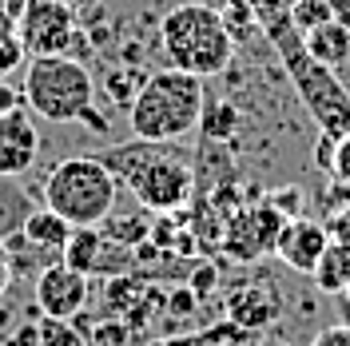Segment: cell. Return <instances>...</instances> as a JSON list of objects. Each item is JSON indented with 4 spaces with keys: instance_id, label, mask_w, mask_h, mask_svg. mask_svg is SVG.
I'll return each instance as SVG.
<instances>
[{
    "instance_id": "obj_24",
    "label": "cell",
    "mask_w": 350,
    "mask_h": 346,
    "mask_svg": "<svg viewBox=\"0 0 350 346\" xmlns=\"http://www.w3.org/2000/svg\"><path fill=\"white\" fill-rule=\"evenodd\" d=\"M310 346H350V323H342V326H327V330H319V334L310 338Z\"/></svg>"
},
{
    "instance_id": "obj_12",
    "label": "cell",
    "mask_w": 350,
    "mask_h": 346,
    "mask_svg": "<svg viewBox=\"0 0 350 346\" xmlns=\"http://www.w3.org/2000/svg\"><path fill=\"white\" fill-rule=\"evenodd\" d=\"M120 239H108L100 235V231H92V227H76V235L72 243L64 247V259L72 267H80V271H100V275H120V271H128L131 267V255L128 251H120L116 247Z\"/></svg>"
},
{
    "instance_id": "obj_4",
    "label": "cell",
    "mask_w": 350,
    "mask_h": 346,
    "mask_svg": "<svg viewBox=\"0 0 350 346\" xmlns=\"http://www.w3.org/2000/svg\"><path fill=\"white\" fill-rule=\"evenodd\" d=\"M116 179L128 183V191L135 195V203L144 211H155V215H172L179 211L191 191H196V175L191 168L179 159V155L167 152V144H148V139H135L124 148H111L104 155Z\"/></svg>"
},
{
    "instance_id": "obj_9",
    "label": "cell",
    "mask_w": 350,
    "mask_h": 346,
    "mask_svg": "<svg viewBox=\"0 0 350 346\" xmlns=\"http://www.w3.org/2000/svg\"><path fill=\"white\" fill-rule=\"evenodd\" d=\"M40 159V128L28 104L0 111V179H21Z\"/></svg>"
},
{
    "instance_id": "obj_18",
    "label": "cell",
    "mask_w": 350,
    "mask_h": 346,
    "mask_svg": "<svg viewBox=\"0 0 350 346\" xmlns=\"http://www.w3.org/2000/svg\"><path fill=\"white\" fill-rule=\"evenodd\" d=\"M239 128V111L235 104H227V100H219V104H203V116H199V131L207 135V139H227V135H235Z\"/></svg>"
},
{
    "instance_id": "obj_10",
    "label": "cell",
    "mask_w": 350,
    "mask_h": 346,
    "mask_svg": "<svg viewBox=\"0 0 350 346\" xmlns=\"http://www.w3.org/2000/svg\"><path fill=\"white\" fill-rule=\"evenodd\" d=\"M283 211L279 207H247L227 223V235H223V247L227 255L239 263L262 259V255H275V239H279V227H283Z\"/></svg>"
},
{
    "instance_id": "obj_13",
    "label": "cell",
    "mask_w": 350,
    "mask_h": 346,
    "mask_svg": "<svg viewBox=\"0 0 350 346\" xmlns=\"http://www.w3.org/2000/svg\"><path fill=\"white\" fill-rule=\"evenodd\" d=\"M72 235H76V227L64 215H56L52 207H32L28 219H24V227H21V239L28 247L52 251V255H64V247L72 243Z\"/></svg>"
},
{
    "instance_id": "obj_6",
    "label": "cell",
    "mask_w": 350,
    "mask_h": 346,
    "mask_svg": "<svg viewBox=\"0 0 350 346\" xmlns=\"http://www.w3.org/2000/svg\"><path fill=\"white\" fill-rule=\"evenodd\" d=\"M24 104L48 124H80L96 108V80L76 56H32L24 64Z\"/></svg>"
},
{
    "instance_id": "obj_26",
    "label": "cell",
    "mask_w": 350,
    "mask_h": 346,
    "mask_svg": "<svg viewBox=\"0 0 350 346\" xmlns=\"http://www.w3.org/2000/svg\"><path fill=\"white\" fill-rule=\"evenodd\" d=\"M12 271H16V267H12V255H8V243L0 239V299H4L8 287H12Z\"/></svg>"
},
{
    "instance_id": "obj_5",
    "label": "cell",
    "mask_w": 350,
    "mask_h": 346,
    "mask_svg": "<svg viewBox=\"0 0 350 346\" xmlns=\"http://www.w3.org/2000/svg\"><path fill=\"white\" fill-rule=\"evenodd\" d=\"M120 179L96 155H68L44 179V207L64 215L72 227H100L116 211Z\"/></svg>"
},
{
    "instance_id": "obj_8",
    "label": "cell",
    "mask_w": 350,
    "mask_h": 346,
    "mask_svg": "<svg viewBox=\"0 0 350 346\" xmlns=\"http://www.w3.org/2000/svg\"><path fill=\"white\" fill-rule=\"evenodd\" d=\"M88 271L72 267L68 259H56L40 267L36 275V287H32V299H36V310L48 315V319H76L88 306Z\"/></svg>"
},
{
    "instance_id": "obj_20",
    "label": "cell",
    "mask_w": 350,
    "mask_h": 346,
    "mask_svg": "<svg viewBox=\"0 0 350 346\" xmlns=\"http://www.w3.org/2000/svg\"><path fill=\"white\" fill-rule=\"evenodd\" d=\"M24 44L21 36H16V24L12 21H0V80H8L16 68L24 64Z\"/></svg>"
},
{
    "instance_id": "obj_11",
    "label": "cell",
    "mask_w": 350,
    "mask_h": 346,
    "mask_svg": "<svg viewBox=\"0 0 350 346\" xmlns=\"http://www.w3.org/2000/svg\"><path fill=\"white\" fill-rule=\"evenodd\" d=\"M327 243H330V227H327V223L291 215V219H283V227H279L275 255H279L291 271L310 275V271H314V263H319V255L327 251Z\"/></svg>"
},
{
    "instance_id": "obj_29",
    "label": "cell",
    "mask_w": 350,
    "mask_h": 346,
    "mask_svg": "<svg viewBox=\"0 0 350 346\" xmlns=\"http://www.w3.org/2000/svg\"><path fill=\"white\" fill-rule=\"evenodd\" d=\"M342 315H347V323H350V287L342 291Z\"/></svg>"
},
{
    "instance_id": "obj_3",
    "label": "cell",
    "mask_w": 350,
    "mask_h": 346,
    "mask_svg": "<svg viewBox=\"0 0 350 346\" xmlns=\"http://www.w3.org/2000/svg\"><path fill=\"white\" fill-rule=\"evenodd\" d=\"M159 48L172 68H183L191 76H223L235 56V36L227 32L223 12L203 4V0H187L163 12L159 21Z\"/></svg>"
},
{
    "instance_id": "obj_22",
    "label": "cell",
    "mask_w": 350,
    "mask_h": 346,
    "mask_svg": "<svg viewBox=\"0 0 350 346\" xmlns=\"http://www.w3.org/2000/svg\"><path fill=\"white\" fill-rule=\"evenodd\" d=\"M148 76H139V72H108V80H104V92L111 96V104H120V108H128L131 100H135V92L144 88Z\"/></svg>"
},
{
    "instance_id": "obj_17",
    "label": "cell",
    "mask_w": 350,
    "mask_h": 346,
    "mask_svg": "<svg viewBox=\"0 0 350 346\" xmlns=\"http://www.w3.org/2000/svg\"><path fill=\"white\" fill-rule=\"evenodd\" d=\"M36 346H88V338H84V330L76 326V319H48V315H40Z\"/></svg>"
},
{
    "instance_id": "obj_2",
    "label": "cell",
    "mask_w": 350,
    "mask_h": 346,
    "mask_svg": "<svg viewBox=\"0 0 350 346\" xmlns=\"http://www.w3.org/2000/svg\"><path fill=\"white\" fill-rule=\"evenodd\" d=\"M203 104H207L203 76L167 64L152 72L128 104V131L148 144H175L199 128Z\"/></svg>"
},
{
    "instance_id": "obj_19",
    "label": "cell",
    "mask_w": 350,
    "mask_h": 346,
    "mask_svg": "<svg viewBox=\"0 0 350 346\" xmlns=\"http://www.w3.org/2000/svg\"><path fill=\"white\" fill-rule=\"evenodd\" d=\"M219 12H223V24H227V32L235 36V44L247 40V36L259 28V16H255V4H251V0H227Z\"/></svg>"
},
{
    "instance_id": "obj_28",
    "label": "cell",
    "mask_w": 350,
    "mask_h": 346,
    "mask_svg": "<svg viewBox=\"0 0 350 346\" xmlns=\"http://www.w3.org/2000/svg\"><path fill=\"white\" fill-rule=\"evenodd\" d=\"M251 4H255V16H271V12H291V4H295V0H251Z\"/></svg>"
},
{
    "instance_id": "obj_7",
    "label": "cell",
    "mask_w": 350,
    "mask_h": 346,
    "mask_svg": "<svg viewBox=\"0 0 350 346\" xmlns=\"http://www.w3.org/2000/svg\"><path fill=\"white\" fill-rule=\"evenodd\" d=\"M16 36L28 56H72L80 44L76 8L68 0H24V8L16 12Z\"/></svg>"
},
{
    "instance_id": "obj_15",
    "label": "cell",
    "mask_w": 350,
    "mask_h": 346,
    "mask_svg": "<svg viewBox=\"0 0 350 346\" xmlns=\"http://www.w3.org/2000/svg\"><path fill=\"white\" fill-rule=\"evenodd\" d=\"M310 279L319 282L323 295H342V291L350 287V243L330 235L327 251L319 255L314 271H310Z\"/></svg>"
},
{
    "instance_id": "obj_1",
    "label": "cell",
    "mask_w": 350,
    "mask_h": 346,
    "mask_svg": "<svg viewBox=\"0 0 350 346\" xmlns=\"http://www.w3.org/2000/svg\"><path fill=\"white\" fill-rule=\"evenodd\" d=\"M259 28L267 32L271 48L279 52V60L286 64V76L299 92L303 108L310 111V120L319 124V131L327 139H338L350 131V88L338 80V72L327 64H319L303 44V32L295 28L291 12H271L262 16Z\"/></svg>"
},
{
    "instance_id": "obj_27",
    "label": "cell",
    "mask_w": 350,
    "mask_h": 346,
    "mask_svg": "<svg viewBox=\"0 0 350 346\" xmlns=\"http://www.w3.org/2000/svg\"><path fill=\"white\" fill-rule=\"evenodd\" d=\"M24 104V88H12L8 80H0V111H12Z\"/></svg>"
},
{
    "instance_id": "obj_21",
    "label": "cell",
    "mask_w": 350,
    "mask_h": 346,
    "mask_svg": "<svg viewBox=\"0 0 350 346\" xmlns=\"http://www.w3.org/2000/svg\"><path fill=\"white\" fill-rule=\"evenodd\" d=\"M291 21H295L299 32H310L314 24L334 21V8H330V0H295L291 4Z\"/></svg>"
},
{
    "instance_id": "obj_14",
    "label": "cell",
    "mask_w": 350,
    "mask_h": 346,
    "mask_svg": "<svg viewBox=\"0 0 350 346\" xmlns=\"http://www.w3.org/2000/svg\"><path fill=\"white\" fill-rule=\"evenodd\" d=\"M303 44H306V52H310L319 64L334 68V72L350 64V28L342 21L314 24L310 32H303Z\"/></svg>"
},
{
    "instance_id": "obj_25",
    "label": "cell",
    "mask_w": 350,
    "mask_h": 346,
    "mask_svg": "<svg viewBox=\"0 0 350 346\" xmlns=\"http://www.w3.org/2000/svg\"><path fill=\"white\" fill-rule=\"evenodd\" d=\"M327 227H330V235H334V239L350 243V203H342V207L334 211V219H330Z\"/></svg>"
},
{
    "instance_id": "obj_23",
    "label": "cell",
    "mask_w": 350,
    "mask_h": 346,
    "mask_svg": "<svg viewBox=\"0 0 350 346\" xmlns=\"http://www.w3.org/2000/svg\"><path fill=\"white\" fill-rule=\"evenodd\" d=\"M327 168H330V175H334V183L350 187V131H347V135H338V139H330Z\"/></svg>"
},
{
    "instance_id": "obj_16",
    "label": "cell",
    "mask_w": 350,
    "mask_h": 346,
    "mask_svg": "<svg viewBox=\"0 0 350 346\" xmlns=\"http://www.w3.org/2000/svg\"><path fill=\"white\" fill-rule=\"evenodd\" d=\"M28 195L16 187V179H0V239L16 235L28 219Z\"/></svg>"
}]
</instances>
